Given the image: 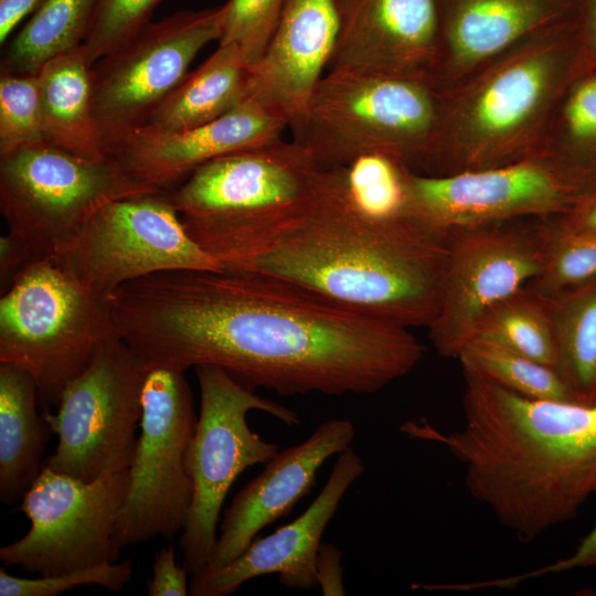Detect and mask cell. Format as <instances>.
Wrapping results in <instances>:
<instances>
[{
	"label": "cell",
	"instance_id": "35",
	"mask_svg": "<svg viewBox=\"0 0 596 596\" xmlns=\"http://www.w3.org/2000/svg\"><path fill=\"white\" fill-rule=\"evenodd\" d=\"M132 563H104L54 575L26 578L10 575L0 568L1 596H56L84 585H99L113 592L120 590L130 579Z\"/></svg>",
	"mask_w": 596,
	"mask_h": 596
},
{
	"label": "cell",
	"instance_id": "37",
	"mask_svg": "<svg viewBox=\"0 0 596 596\" xmlns=\"http://www.w3.org/2000/svg\"><path fill=\"white\" fill-rule=\"evenodd\" d=\"M189 572L185 566L177 564L172 544L162 546L152 563V577L148 582L149 596H187L189 595Z\"/></svg>",
	"mask_w": 596,
	"mask_h": 596
},
{
	"label": "cell",
	"instance_id": "23",
	"mask_svg": "<svg viewBox=\"0 0 596 596\" xmlns=\"http://www.w3.org/2000/svg\"><path fill=\"white\" fill-rule=\"evenodd\" d=\"M38 403L33 377L0 363V499L8 505L22 500L43 469L52 430Z\"/></svg>",
	"mask_w": 596,
	"mask_h": 596
},
{
	"label": "cell",
	"instance_id": "13",
	"mask_svg": "<svg viewBox=\"0 0 596 596\" xmlns=\"http://www.w3.org/2000/svg\"><path fill=\"white\" fill-rule=\"evenodd\" d=\"M52 259L107 298L124 284L159 272L224 268L189 236L167 192L104 204Z\"/></svg>",
	"mask_w": 596,
	"mask_h": 596
},
{
	"label": "cell",
	"instance_id": "24",
	"mask_svg": "<svg viewBox=\"0 0 596 596\" xmlns=\"http://www.w3.org/2000/svg\"><path fill=\"white\" fill-rule=\"evenodd\" d=\"M92 71L83 44L41 67L44 138L73 155L102 160L108 155L93 113Z\"/></svg>",
	"mask_w": 596,
	"mask_h": 596
},
{
	"label": "cell",
	"instance_id": "30",
	"mask_svg": "<svg viewBox=\"0 0 596 596\" xmlns=\"http://www.w3.org/2000/svg\"><path fill=\"white\" fill-rule=\"evenodd\" d=\"M457 359L462 370L519 395L534 400L576 402L553 366L502 345L473 339L461 349Z\"/></svg>",
	"mask_w": 596,
	"mask_h": 596
},
{
	"label": "cell",
	"instance_id": "4",
	"mask_svg": "<svg viewBox=\"0 0 596 596\" xmlns=\"http://www.w3.org/2000/svg\"><path fill=\"white\" fill-rule=\"evenodd\" d=\"M587 63L574 18L528 38L445 92L427 173L492 168L539 151L560 99Z\"/></svg>",
	"mask_w": 596,
	"mask_h": 596
},
{
	"label": "cell",
	"instance_id": "39",
	"mask_svg": "<svg viewBox=\"0 0 596 596\" xmlns=\"http://www.w3.org/2000/svg\"><path fill=\"white\" fill-rule=\"evenodd\" d=\"M34 259L29 247L9 233L0 237V286L4 292L17 276Z\"/></svg>",
	"mask_w": 596,
	"mask_h": 596
},
{
	"label": "cell",
	"instance_id": "26",
	"mask_svg": "<svg viewBox=\"0 0 596 596\" xmlns=\"http://www.w3.org/2000/svg\"><path fill=\"white\" fill-rule=\"evenodd\" d=\"M550 299L554 369L574 400L596 403V276Z\"/></svg>",
	"mask_w": 596,
	"mask_h": 596
},
{
	"label": "cell",
	"instance_id": "22",
	"mask_svg": "<svg viewBox=\"0 0 596 596\" xmlns=\"http://www.w3.org/2000/svg\"><path fill=\"white\" fill-rule=\"evenodd\" d=\"M430 77L447 92L528 38L572 20L577 0H438Z\"/></svg>",
	"mask_w": 596,
	"mask_h": 596
},
{
	"label": "cell",
	"instance_id": "2",
	"mask_svg": "<svg viewBox=\"0 0 596 596\" xmlns=\"http://www.w3.org/2000/svg\"><path fill=\"white\" fill-rule=\"evenodd\" d=\"M462 374L459 428L421 418L401 432L446 448L462 465L470 496L519 541L573 519L596 493V403L529 398Z\"/></svg>",
	"mask_w": 596,
	"mask_h": 596
},
{
	"label": "cell",
	"instance_id": "36",
	"mask_svg": "<svg viewBox=\"0 0 596 596\" xmlns=\"http://www.w3.org/2000/svg\"><path fill=\"white\" fill-rule=\"evenodd\" d=\"M575 568H596V523L587 535L581 540L575 551L565 558H560L554 563L522 574L497 577L481 582L464 583L462 588L467 592L485 588H514L533 578H540Z\"/></svg>",
	"mask_w": 596,
	"mask_h": 596
},
{
	"label": "cell",
	"instance_id": "6",
	"mask_svg": "<svg viewBox=\"0 0 596 596\" xmlns=\"http://www.w3.org/2000/svg\"><path fill=\"white\" fill-rule=\"evenodd\" d=\"M444 103L429 75L329 71L311 98L302 143L319 170L384 155L426 173Z\"/></svg>",
	"mask_w": 596,
	"mask_h": 596
},
{
	"label": "cell",
	"instance_id": "34",
	"mask_svg": "<svg viewBox=\"0 0 596 596\" xmlns=\"http://www.w3.org/2000/svg\"><path fill=\"white\" fill-rule=\"evenodd\" d=\"M161 0H98L89 32L83 43L94 65L130 41L150 22Z\"/></svg>",
	"mask_w": 596,
	"mask_h": 596
},
{
	"label": "cell",
	"instance_id": "32",
	"mask_svg": "<svg viewBox=\"0 0 596 596\" xmlns=\"http://www.w3.org/2000/svg\"><path fill=\"white\" fill-rule=\"evenodd\" d=\"M0 75V156H4L45 138L38 74Z\"/></svg>",
	"mask_w": 596,
	"mask_h": 596
},
{
	"label": "cell",
	"instance_id": "5",
	"mask_svg": "<svg viewBox=\"0 0 596 596\" xmlns=\"http://www.w3.org/2000/svg\"><path fill=\"white\" fill-rule=\"evenodd\" d=\"M320 172L304 143L281 139L215 158L167 193L189 236L228 268L306 207Z\"/></svg>",
	"mask_w": 596,
	"mask_h": 596
},
{
	"label": "cell",
	"instance_id": "16",
	"mask_svg": "<svg viewBox=\"0 0 596 596\" xmlns=\"http://www.w3.org/2000/svg\"><path fill=\"white\" fill-rule=\"evenodd\" d=\"M550 220L513 221L450 237L440 308L427 327L439 355L457 359L483 316L540 274Z\"/></svg>",
	"mask_w": 596,
	"mask_h": 596
},
{
	"label": "cell",
	"instance_id": "12",
	"mask_svg": "<svg viewBox=\"0 0 596 596\" xmlns=\"http://www.w3.org/2000/svg\"><path fill=\"white\" fill-rule=\"evenodd\" d=\"M147 369L121 339L105 343L63 391L56 412L43 413L57 436L43 467L83 481L128 469L142 415Z\"/></svg>",
	"mask_w": 596,
	"mask_h": 596
},
{
	"label": "cell",
	"instance_id": "20",
	"mask_svg": "<svg viewBox=\"0 0 596 596\" xmlns=\"http://www.w3.org/2000/svg\"><path fill=\"white\" fill-rule=\"evenodd\" d=\"M339 34L329 71L430 75L440 40L438 0H334Z\"/></svg>",
	"mask_w": 596,
	"mask_h": 596
},
{
	"label": "cell",
	"instance_id": "9",
	"mask_svg": "<svg viewBox=\"0 0 596 596\" xmlns=\"http://www.w3.org/2000/svg\"><path fill=\"white\" fill-rule=\"evenodd\" d=\"M108 157L94 160L46 141L0 156V209L9 233L53 258L104 204L157 193Z\"/></svg>",
	"mask_w": 596,
	"mask_h": 596
},
{
	"label": "cell",
	"instance_id": "8",
	"mask_svg": "<svg viewBox=\"0 0 596 596\" xmlns=\"http://www.w3.org/2000/svg\"><path fill=\"white\" fill-rule=\"evenodd\" d=\"M200 387V414L188 449L193 497L179 539L183 565L192 576L209 563L217 541V522L230 488L254 465H264L279 450L251 429L247 414L265 412L287 426L298 414L257 395L220 366L194 368Z\"/></svg>",
	"mask_w": 596,
	"mask_h": 596
},
{
	"label": "cell",
	"instance_id": "7",
	"mask_svg": "<svg viewBox=\"0 0 596 596\" xmlns=\"http://www.w3.org/2000/svg\"><path fill=\"white\" fill-rule=\"evenodd\" d=\"M117 338L109 298L86 289L52 258L34 259L1 295L0 363L33 377L43 413L57 407L67 384Z\"/></svg>",
	"mask_w": 596,
	"mask_h": 596
},
{
	"label": "cell",
	"instance_id": "33",
	"mask_svg": "<svg viewBox=\"0 0 596 596\" xmlns=\"http://www.w3.org/2000/svg\"><path fill=\"white\" fill-rule=\"evenodd\" d=\"M286 0H227L219 44H235L253 67L264 54Z\"/></svg>",
	"mask_w": 596,
	"mask_h": 596
},
{
	"label": "cell",
	"instance_id": "14",
	"mask_svg": "<svg viewBox=\"0 0 596 596\" xmlns=\"http://www.w3.org/2000/svg\"><path fill=\"white\" fill-rule=\"evenodd\" d=\"M223 7L178 11L146 24L130 41L93 65V113L107 155L146 127L189 74L196 54L220 41Z\"/></svg>",
	"mask_w": 596,
	"mask_h": 596
},
{
	"label": "cell",
	"instance_id": "25",
	"mask_svg": "<svg viewBox=\"0 0 596 596\" xmlns=\"http://www.w3.org/2000/svg\"><path fill=\"white\" fill-rule=\"evenodd\" d=\"M251 71L237 45L219 44L158 107L146 127L171 132L217 119L247 98Z\"/></svg>",
	"mask_w": 596,
	"mask_h": 596
},
{
	"label": "cell",
	"instance_id": "17",
	"mask_svg": "<svg viewBox=\"0 0 596 596\" xmlns=\"http://www.w3.org/2000/svg\"><path fill=\"white\" fill-rule=\"evenodd\" d=\"M285 118L246 98L225 115L181 131L138 129L109 152L136 180L169 192L200 166L225 155L263 147L283 139Z\"/></svg>",
	"mask_w": 596,
	"mask_h": 596
},
{
	"label": "cell",
	"instance_id": "40",
	"mask_svg": "<svg viewBox=\"0 0 596 596\" xmlns=\"http://www.w3.org/2000/svg\"><path fill=\"white\" fill-rule=\"evenodd\" d=\"M575 21L585 55L596 67V0H577Z\"/></svg>",
	"mask_w": 596,
	"mask_h": 596
},
{
	"label": "cell",
	"instance_id": "41",
	"mask_svg": "<svg viewBox=\"0 0 596 596\" xmlns=\"http://www.w3.org/2000/svg\"><path fill=\"white\" fill-rule=\"evenodd\" d=\"M45 0H0V44L11 36L13 30L28 15L33 14Z\"/></svg>",
	"mask_w": 596,
	"mask_h": 596
},
{
	"label": "cell",
	"instance_id": "3",
	"mask_svg": "<svg viewBox=\"0 0 596 596\" xmlns=\"http://www.w3.org/2000/svg\"><path fill=\"white\" fill-rule=\"evenodd\" d=\"M450 238L383 217L350 195L342 168L321 170L306 207L228 269L280 278L349 309L428 327L443 296Z\"/></svg>",
	"mask_w": 596,
	"mask_h": 596
},
{
	"label": "cell",
	"instance_id": "11",
	"mask_svg": "<svg viewBox=\"0 0 596 596\" xmlns=\"http://www.w3.org/2000/svg\"><path fill=\"white\" fill-rule=\"evenodd\" d=\"M141 403V434L114 535L120 550L172 539L183 530L193 497L187 457L198 416L184 372L148 370Z\"/></svg>",
	"mask_w": 596,
	"mask_h": 596
},
{
	"label": "cell",
	"instance_id": "29",
	"mask_svg": "<svg viewBox=\"0 0 596 596\" xmlns=\"http://www.w3.org/2000/svg\"><path fill=\"white\" fill-rule=\"evenodd\" d=\"M473 339L502 345L554 368L550 299L525 285L483 316Z\"/></svg>",
	"mask_w": 596,
	"mask_h": 596
},
{
	"label": "cell",
	"instance_id": "1",
	"mask_svg": "<svg viewBox=\"0 0 596 596\" xmlns=\"http://www.w3.org/2000/svg\"><path fill=\"white\" fill-rule=\"evenodd\" d=\"M109 300L147 371L211 364L284 396L372 394L425 353L408 328L257 273L164 270L124 284Z\"/></svg>",
	"mask_w": 596,
	"mask_h": 596
},
{
	"label": "cell",
	"instance_id": "21",
	"mask_svg": "<svg viewBox=\"0 0 596 596\" xmlns=\"http://www.w3.org/2000/svg\"><path fill=\"white\" fill-rule=\"evenodd\" d=\"M353 424L343 418L321 423L304 441L278 451L225 509L214 551L204 568L236 558L265 526L287 515L307 496L321 466L350 447Z\"/></svg>",
	"mask_w": 596,
	"mask_h": 596
},
{
	"label": "cell",
	"instance_id": "42",
	"mask_svg": "<svg viewBox=\"0 0 596 596\" xmlns=\"http://www.w3.org/2000/svg\"><path fill=\"white\" fill-rule=\"evenodd\" d=\"M567 230L582 233H596V194L577 211L558 217Z\"/></svg>",
	"mask_w": 596,
	"mask_h": 596
},
{
	"label": "cell",
	"instance_id": "10",
	"mask_svg": "<svg viewBox=\"0 0 596 596\" xmlns=\"http://www.w3.org/2000/svg\"><path fill=\"white\" fill-rule=\"evenodd\" d=\"M405 217L434 233L568 215L592 195L542 150L512 163L428 174L407 168Z\"/></svg>",
	"mask_w": 596,
	"mask_h": 596
},
{
	"label": "cell",
	"instance_id": "28",
	"mask_svg": "<svg viewBox=\"0 0 596 596\" xmlns=\"http://www.w3.org/2000/svg\"><path fill=\"white\" fill-rule=\"evenodd\" d=\"M98 0H45L10 40L1 72L38 74L52 58L81 46Z\"/></svg>",
	"mask_w": 596,
	"mask_h": 596
},
{
	"label": "cell",
	"instance_id": "31",
	"mask_svg": "<svg viewBox=\"0 0 596 596\" xmlns=\"http://www.w3.org/2000/svg\"><path fill=\"white\" fill-rule=\"evenodd\" d=\"M551 235L543 268L528 286L552 298L596 276V233L574 232L558 217L550 220Z\"/></svg>",
	"mask_w": 596,
	"mask_h": 596
},
{
	"label": "cell",
	"instance_id": "38",
	"mask_svg": "<svg viewBox=\"0 0 596 596\" xmlns=\"http://www.w3.org/2000/svg\"><path fill=\"white\" fill-rule=\"evenodd\" d=\"M341 551L331 543L321 542L316 557V579L326 596H343V567Z\"/></svg>",
	"mask_w": 596,
	"mask_h": 596
},
{
	"label": "cell",
	"instance_id": "19",
	"mask_svg": "<svg viewBox=\"0 0 596 596\" xmlns=\"http://www.w3.org/2000/svg\"><path fill=\"white\" fill-rule=\"evenodd\" d=\"M363 472V461L354 449L338 454L326 485L298 518L267 536L255 538L230 563L192 575L189 594L228 596L247 581L269 574H277L289 588L318 586L315 564L322 534L344 493Z\"/></svg>",
	"mask_w": 596,
	"mask_h": 596
},
{
	"label": "cell",
	"instance_id": "27",
	"mask_svg": "<svg viewBox=\"0 0 596 596\" xmlns=\"http://www.w3.org/2000/svg\"><path fill=\"white\" fill-rule=\"evenodd\" d=\"M540 150L596 194V67L590 63L560 99Z\"/></svg>",
	"mask_w": 596,
	"mask_h": 596
},
{
	"label": "cell",
	"instance_id": "15",
	"mask_svg": "<svg viewBox=\"0 0 596 596\" xmlns=\"http://www.w3.org/2000/svg\"><path fill=\"white\" fill-rule=\"evenodd\" d=\"M128 469L83 481L43 467L20 501L31 526L0 549L3 565L41 576L117 562L120 549L114 535Z\"/></svg>",
	"mask_w": 596,
	"mask_h": 596
},
{
	"label": "cell",
	"instance_id": "18",
	"mask_svg": "<svg viewBox=\"0 0 596 596\" xmlns=\"http://www.w3.org/2000/svg\"><path fill=\"white\" fill-rule=\"evenodd\" d=\"M338 34L334 0H286L264 54L252 67L247 98L280 114L301 143L310 102Z\"/></svg>",
	"mask_w": 596,
	"mask_h": 596
}]
</instances>
